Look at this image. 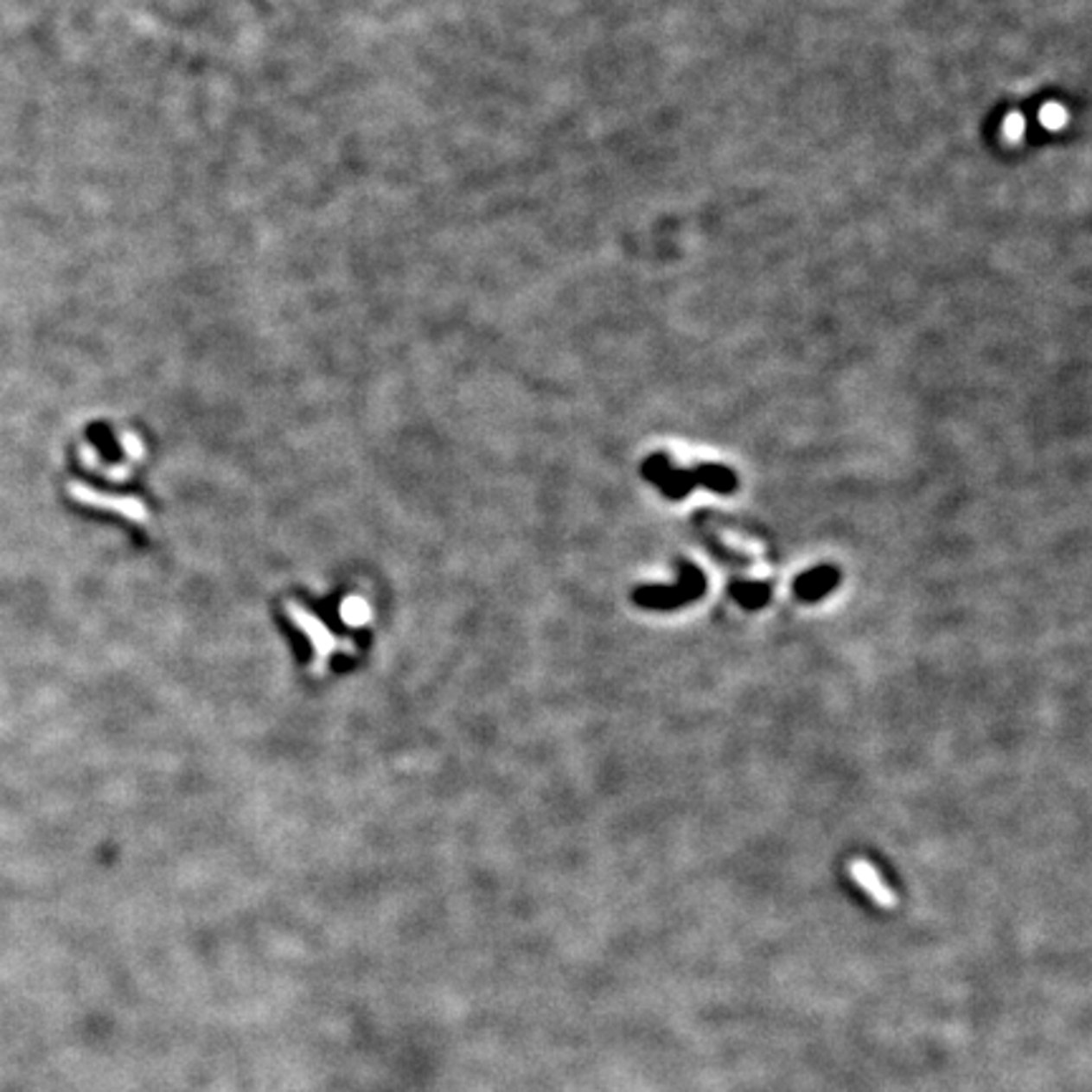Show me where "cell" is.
<instances>
[{
  "label": "cell",
  "instance_id": "7",
  "mask_svg": "<svg viewBox=\"0 0 1092 1092\" xmlns=\"http://www.w3.org/2000/svg\"><path fill=\"white\" fill-rule=\"evenodd\" d=\"M79 456L84 458L86 468L97 470V473H101L104 478H112V481H125V478H130V476H132L134 463H125V465L104 463V461H99V456L94 453V448H89V445H81V448H79Z\"/></svg>",
  "mask_w": 1092,
  "mask_h": 1092
},
{
  "label": "cell",
  "instance_id": "12",
  "mask_svg": "<svg viewBox=\"0 0 1092 1092\" xmlns=\"http://www.w3.org/2000/svg\"><path fill=\"white\" fill-rule=\"evenodd\" d=\"M1006 132H1009L1012 139H1019V137L1025 134V119H1022L1019 114L1009 117V119H1006Z\"/></svg>",
  "mask_w": 1092,
  "mask_h": 1092
},
{
  "label": "cell",
  "instance_id": "1",
  "mask_svg": "<svg viewBox=\"0 0 1092 1092\" xmlns=\"http://www.w3.org/2000/svg\"><path fill=\"white\" fill-rule=\"evenodd\" d=\"M286 615H289V620L297 625V629H301L306 637H309V642H311V648H314V658H311V675H316V678H322L327 670H329V661L331 655H357V642L354 640H349V637H339V635H334L309 607H303V604H298L297 599H291V602H286Z\"/></svg>",
  "mask_w": 1092,
  "mask_h": 1092
},
{
  "label": "cell",
  "instance_id": "5",
  "mask_svg": "<svg viewBox=\"0 0 1092 1092\" xmlns=\"http://www.w3.org/2000/svg\"><path fill=\"white\" fill-rule=\"evenodd\" d=\"M850 872H853V878L858 880V885H860L865 893L870 895L880 908H893L895 905V893L880 880V875H878V870L870 865V862L865 860H855L850 865Z\"/></svg>",
  "mask_w": 1092,
  "mask_h": 1092
},
{
  "label": "cell",
  "instance_id": "8",
  "mask_svg": "<svg viewBox=\"0 0 1092 1092\" xmlns=\"http://www.w3.org/2000/svg\"><path fill=\"white\" fill-rule=\"evenodd\" d=\"M733 597L744 607H759L769 597V584H733Z\"/></svg>",
  "mask_w": 1092,
  "mask_h": 1092
},
{
  "label": "cell",
  "instance_id": "2",
  "mask_svg": "<svg viewBox=\"0 0 1092 1092\" xmlns=\"http://www.w3.org/2000/svg\"><path fill=\"white\" fill-rule=\"evenodd\" d=\"M645 476H650L661 486L662 494H667L670 498H680L683 494H688L695 483H700L706 489H713L718 494H728L736 486V476L731 470H726V468L703 465L695 473H678V470H673L670 465L665 463L662 458H650L645 463Z\"/></svg>",
  "mask_w": 1092,
  "mask_h": 1092
},
{
  "label": "cell",
  "instance_id": "9",
  "mask_svg": "<svg viewBox=\"0 0 1092 1092\" xmlns=\"http://www.w3.org/2000/svg\"><path fill=\"white\" fill-rule=\"evenodd\" d=\"M342 617L349 623V625H362L364 620H369V604L364 602L362 597H349L344 604H342Z\"/></svg>",
  "mask_w": 1092,
  "mask_h": 1092
},
{
  "label": "cell",
  "instance_id": "11",
  "mask_svg": "<svg viewBox=\"0 0 1092 1092\" xmlns=\"http://www.w3.org/2000/svg\"><path fill=\"white\" fill-rule=\"evenodd\" d=\"M1039 119H1042V125L1047 127V130H1059L1064 122H1067V112L1059 106V104H1047V106H1042V112H1039Z\"/></svg>",
  "mask_w": 1092,
  "mask_h": 1092
},
{
  "label": "cell",
  "instance_id": "4",
  "mask_svg": "<svg viewBox=\"0 0 1092 1092\" xmlns=\"http://www.w3.org/2000/svg\"><path fill=\"white\" fill-rule=\"evenodd\" d=\"M703 590H706L703 574L686 564L683 566L680 584H675V587H642V590L635 592V602L637 604H645V607L665 610V607H678L683 602H693V599L703 595Z\"/></svg>",
  "mask_w": 1092,
  "mask_h": 1092
},
{
  "label": "cell",
  "instance_id": "10",
  "mask_svg": "<svg viewBox=\"0 0 1092 1092\" xmlns=\"http://www.w3.org/2000/svg\"><path fill=\"white\" fill-rule=\"evenodd\" d=\"M119 440L125 443V453H127V458H130V463H139V461H144V456H147V448H144V440L132 431H125L119 435Z\"/></svg>",
  "mask_w": 1092,
  "mask_h": 1092
},
{
  "label": "cell",
  "instance_id": "6",
  "mask_svg": "<svg viewBox=\"0 0 1092 1092\" xmlns=\"http://www.w3.org/2000/svg\"><path fill=\"white\" fill-rule=\"evenodd\" d=\"M837 579H840L837 569H832V566H820V569L807 572V574H801V577L796 579V595L801 597V599H820V597H825L827 592L834 590Z\"/></svg>",
  "mask_w": 1092,
  "mask_h": 1092
},
{
  "label": "cell",
  "instance_id": "3",
  "mask_svg": "<svg viewBox=\"0 0 1092 1092\" xmlns=\"http://www.w3.org/2000/svg\"><path fill=\"white\" fill-rule=\"evenodd\" d=\"M68 496L73 498V501H79L81 506L99 508V511H112L117 516L130 519L134 524H150V519H152L150 516V508H147V503L142 498L104 494V491H97V489H92L86 483H79V481H71L68 483Z\"/></svg>",
  "mask_w": 1092,
  "mask_h": 1092
}]
</instances>
